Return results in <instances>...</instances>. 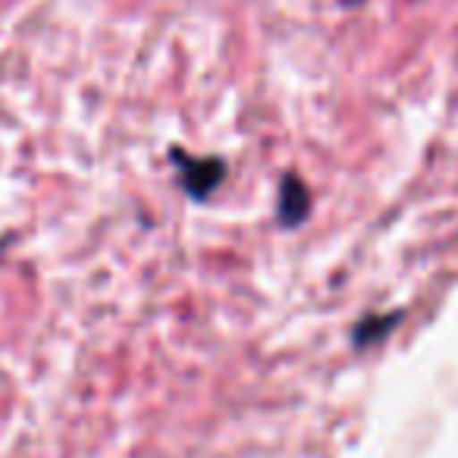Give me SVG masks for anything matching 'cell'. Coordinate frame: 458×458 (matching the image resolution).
<instances>
[{
    "label": "cell",
    "instance_id": "2",
    "mask_svg": "<svg viewBox=\"0 0 458 458\" xmlns=\"http://www.w3.org/2000/svg\"><path fill=\"white\" fill-rule=\"evenodd\" d=\"M311 210V191L308 185L301 182L299 176H283V185H280V201H276V216L286 229H295L301 220L308 216Z\"/></svg>",
    "mask_w": 458,
    "mask_h": 458
},
{
    "label": "cell",
    "instance_id": "3",
    "mask_svg": "<svg viewBox=\"0 0 458 458\" xmlns=\"http://www.w3.org/2000/svg\"><path fill=\"white\" fill-rule=\"evenodd\" d=\"M349 4H361V0H349Z\"/></svg>",
    "mask_w": 458,
    "mask_h": 458
},
{
    "label": "cell",
    "instance_id": "1",
    "mask_svg": "<svg viewBox=\"0 0 458 458\" xmlns=\"http://www.w3.org/2000/svg\"><path fill=\"white\" fill-rule=\"evenodd\" d=\"M170 157L179 170V185H182L185 195H191L195 201L210 198L220 189L223 179H226V166L216 157H189L185 151H173Z\"/></svg>",
    "mask_w": 458,
    "mask_h": 458
}]
</instances>
